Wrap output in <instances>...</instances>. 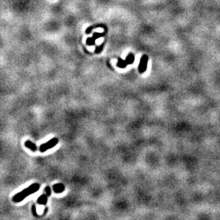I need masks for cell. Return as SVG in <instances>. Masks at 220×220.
I'll return each mask as SVG.
<instances>
[{"label":"cell","mask_w":220,"mask_h":220,"mask_svg":"<svg viewBox=\"0 0 220 220\" xmlns=\"http://www.w3.org/2000/svg\"><path fill=\"white\" fill-rule=\"evenodd\" d=\"M40 188V185L38 183H34L31 185L29 187L24 189L22 191L19 192L16 194L12 198V201L15 203H19L21 201L24 200L26 197H27L29 195H32V194L36 192Z\"/></svg>","instance_id":"1"},{"label":"cell","mask_w":220,"mask_h":220,"mask_svg":"<svg viewBox=\"0 0 220 220\" xmlns=\"http://www.w3.org/2000/svg\"><path fill=\"white\" fill-rule=\"evenodd\" d=\"M135 61V56L133 54H129L127 56L125 60L122 58H118V61L117 62V67L120 68V69H125L128 65L132 64Z\"/></svg>","instance_id":"2"},{"label":"cell","mask_w":220,"mask_h":220,"mask_svg":"<svg viewBox=\"0 0 220 220\" xmlns=\"http://www.w3.org/2000/svg\"><path fill=\"white\" fill-rule=\"evenodd\" d=\"M58 139L56 138H54L51 139L48 142H45L44 144H41L39 147V151L41 153H44L46 150L51 149V148H53L54 146H56L58 144Z\"/></svg>","instance_id":"3"},{"label":"cell","mask_w":220,"mask_h":220,"mask_svg":"<svg viewBox=\"0 0 220 220\" xmlns=\"http://www.w3.org/2000/svg\"><path fill=\"white\" fill-rule=\"evenodd\" d=\"M148 56L147 55H143L140 58V63L138 66V71L140 74H143L148 69Z\"/></svg>","instance_id":"4"},{"label":"cell","mask_w":220,"mask_h":220,"mask_svg":"<svg viewBox=\"0 0 220 220\" xmlns=\"http://www.w3.org/2000/svg\"><path fill=\"white\" fill-rule=\"evenodd\" d=\"M106 29H105L103 33H94L92 37H89V38H88L87 39H86V44H87L88 46H94V45L95 44L96 40L100 38L101 36H103L106 34Z\"/></svg>","instance_id":"5"},{"label":"cell","mask_w":220,"mask_h":220,"mask_svg":"<svg viewBox=\"0 0 220 220\" xmlns=\"http://www.w3.org/2000/svg\"><path fill=\"white\" fill-rule=\"evenodd\" d=\"M53 190L55 193H62L65 190V186L61 183H57L54 185Z\"/></svg>","instance_id":"6"},{"label":"cell","mask_w":220,"mask_h":220,"mask_svg":"<svg viewBox=\"0 0 220 220\" xmlns=\"http://www.w3.org/2000/svg\"><path fill=\"white\" fill-rule=\"evenodd\" d=\"M24 145H25L26 148H29V149L30 150H32V152H36V151H37V150H38L36 145L29 140L25 141V142H24Z\"/></svg>","instance_id":"7"},{"label":"cell","mask_w":220,"mask_h":220,"mask_svg":"<svg viewBox=\"0 0 220 220\" xmlns=\"http://www.w3.org/2000/svg\"><path fill=\"white\" fill-rule=\"evenodd\" d=\"M47 195H41L37 199V203L38 204H41V205H46V203H47V200H48V197Z\"/></svg>","instance_id":"8"},{"label":"cell","mask_w":220,"mask_h":220,"mask_svg":"<svg viewBox=\"0 0 220 220\" xmlns=\"http://www.w3.org/2000/svg\"><path fill=\"white\" fill-rule=\"evenodd\" d=\"M104 44H105V42H103V44L100 45V46H98V47H96V50H95V53L96 54H100V52L103 51Z\"/></svg>","instance_id":"9"},{"label":"cell","mask_w":220,"mask_h":220,"mask_svg":"<svg viewBox=\"0 0 220 220\" xmlns=\"http://www.w3.org/2000/svg\"><path fill=\"white\" fill-rule=\"evenodd\" d=\"M45 191H46V195H47V196H50L51 194H52V190H51L50 187L47 186V187H45Z\"/></svg>","instance_id":"10"},{"label":"cell","mask_w":220,"mask_h":220,"mask_svg":"<svg viewBox=\"0 0 220 220\" xmlns=\"http://www.w3.org/2000/svg\"><path fill=\"white\" fill-rule=\"evenodd\" d=\"M32 213H33V214L34 215L35 217H38V215H37V213H36V206L34 205V204H33L32 205Z\"/></svg>","instance_id":"11"}]
</instances>
